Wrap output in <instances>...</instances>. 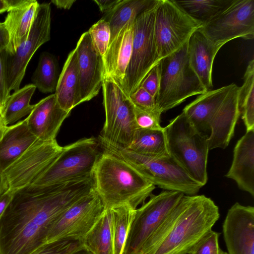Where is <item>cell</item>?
Instances as JSON below:
<instances>
[{"label": "cell", "mask_w": 254, "mask_h": 254, "mask_svg": "<svg viewBox=\"0 0 254 254\" xmlns=\"http://www.w3.org/2000/svg\"><path fill=\"white\" fill-rule=\"evenodd\" d=\"M127 149L148 156H169L164 127L157 130L138 128Z\"/></svg>", "instance_id": "cell-29"}, {"label": "cell", "mask_w": 254, "mask_h": 254, "mask_svg": "<svg viewBox=\"0 0 254 254\" xmlns=\"http://www.w3.org/2000/svg\"><path fill=\"white\" fill-rule=\"evenodd\" d=\"M134 107L135 122L138 128L149 130L163 128L160 125L161 113L158 109L145 111Z\"/></svg>", "instance_id": "cell-37"}, {"label": "cell", "mask_w": 254, "mask_h": 254, "mask_svg": "<svg viewBox=\"0 0 254 254\" xmlns=\"http://www.w3.org/2000/svg\"><path fill=\"white\" fill-rule=\"evenodd\" d=\"M158 0L135 18L131 58L121 87L128 97L158 62L154 37V20Z\"/></svg>", "instance_id": "cell-9"}, {"label": "cell", "mask_w": 254, "mask_h": 254, "mask_svg": "<svg viewBox=\"0 0 254 254\" xmlns=\"http://www.w3.org/2000/svg\"><path fill=\"white\" fill-rule=\"evenodd\" d=\"M184 193L163 190L152 194L146 202L136 209L123 254H138L143 244L177 204Z\"/></svg>", "instance_id": "cell-11"}, {"label": "cell", "mask_w": 254, "mask_h": 254, "mask_svg": "<svg viewBox=\"0 0 254 254\" xmlns=\"http://www.w3.org/2000/svg\"><path fill=\"white\" fill-rule=\"evenodd\" d=\"M160 62L161 81L156 103L161 114L190 97L207 92L190 64L187 43Z\"/></svg>", "instance_id": "cell-6"}, {"label": "cell", "mask_w": 254, "mask_h": 254, "mask_svg": "<svg viewBox=\"0 0 254 254\" xmlns=\"http://www.w3.org/2000/svg\"><path fill=\"white\" fill-rule=\"evenodd\" d=\"M15 191L8 189L0 197V218L11 201Z\"/></svg>", "instance_id": "cell-43"}, {"label": "cell", "mask_w": 254, "mask_h": 254, "mask_svg": "<svg viewBox=\"0 0 254 254\" xmlns=\"http://www.w3.org/2000/svg\"><path fill=\"white\" fill-rule=\"evenodd\" d=\"M240 87L239 105L246 131L254 130V60L248 63Z\"/></svg>", "instance_id": "cell-33"}, {"label": "cell", "mask_w": 254, "mask_h": 254, "mask_svg": "<svg viewBox=\"0 0 254 254\" xmlns=\"http://www.w3.org/2000/svg\"><path fill=\"white\" fill-rule=\"evenodd\" d=\"M161 73V64L160 61L150 70L140 85L154 97L155 100L160 87Z\"/></svg>", "instance_id": "cell-40"}, {"label": "cell", "mask_w": 254, "mask_h": 254, "mask_svg": "<svg viewBox=\"0 0 254 254\" xmlns=\"http://www.w3.org/2000/svg\"><path fill=\"white\" fill-rule=\"evenodd\" d=\"M93 190L90 177L16 190L0 218V254H31L43 244L54 222Z\"/></svg>", "instance_id": "cell-1"}, {"label": "cell", "mask_w": 254, "mask_h": 254, "mask_svg": "<svg viewBox=\"0 0 254 254\" xmlns=\"http://www.w3.org/2000/svg\"></svg>", "instance_id": "cell-52"}, {"label": "cell", "mask_w": 254, "mask_h": 254, "mask_svg": "<svg viewBox=\"0 0 254 254\" xmlns=\"http://www.w3.org/2000/svg\"><path fill=\"white\" fill-rule=\"evenodd\" d=\"M122 0H94V1L98 6L100 10L104 13L108 14L112 11L119 4Z\"/></svg>", "instance_id": "cell-42"}, {"label": "cell", "mask_w": 254, "mask_h": 254, "mask_svg": "<svg viewBox=\"0 0 254 254\" xmlns=\"http://www.w3.org/2000/svg\"><path fill=\"white\" fill-rule=\"evenodd\" d=\"M7 127L3 123L2 120H0V141L4 134Z\"/></svg>", "instance_id": "cell-49"}, {"label": "cell", "mask_w": 254, "mask_h": 254, "mask_svg": "<svg viewBox=\"0 0 254 254\" xmlns=\"http://www.w3.org/2000/svg\"><path fill=\"white\" fill-rule=\"evenodd\" d=\"M51 8L49 3L39 4L37 14L26 40L14 55L5 50V65L8 89L18 90L27 66L36 51L50 40Z\"/></svg>", "instance_id": "cell-15"}, {"label": "cell", "mask_w": 254, "mask_h": 254, "mask_svg": "<svg viewBox=\"0 0 254 254\" xmlns=\"http://www.w3.org/2000/svg\"><path fill=\"white\" fill-rule=\"evenodd\" d=\"M59 66L56 57L44 52L39 58L31 80L36 88L44 93L55 92L59 76Z\"/></svg>", "instance_id": "cell-31"}, {"label": "cell", "mask_w": 254, "mask_h": 254, "mask_svg": "<svg viewBox=\"0 0 254 254\" xmlns=\"http://www.w3.org/2000/svg\"><path fill=\"white\" fill-rule=\"evenodd\" d=\"M231 86L232 83L200 94L185 107L183 112L199 132L205 135L210 131L211 120Z\"/></svg>", "instance_id": "cell-24"}, {"label": "cell", "mask_w": 254, "mask_h": 254, "mask_svg": "<svg viewBox=\"0 0 254 254\" xmlns=\"http://www.w3.org/2000/svg\"><path fill=\"white\" fill-rule=\"evenodd\" d=\"M58 8L69 9L72 6L74 2H75V0H53L51 1Z\"/></svg>", "instance_id": "cell-45"}, {"label": "cell", "mask_w": 254, "mask_h": 254, "mask_svg": "<svg viewBox=\"0 0 254 254\" xmlns=\"http://www.w3.org/2000/svg\"><path fill=\"white\" fill-rule=\"evenodd\" d=\"M62 150L56 139H37L2 172L8 189L16 191L33 184L56 161Z\"/></svg>", "instance_id": "cell-14"}, {"label": "cell", "mask_w": 254, "mask_h": 254, "mask_svg": "<svg viewBox=\"0 0 254 254\" xmlns=\"http://www.w3.org/2000/svg\"><path fill=\"white\" fill-rule=\"evenodd\" d=\"M7 1L9 8L3 24L9 36V42L5 50L8 54L14 55L27 38L40 3L36 0Z\"/></svg>", "instance_id": "cell-21"}, {"label": "cell", "mask_w": 254, "mask_h": 254, "mask_svg": "<svg viewBox=\"0 0 254 254\" xmlns=\"http://www.w3.org/2000/svg\"><path fill=\"white\" fill-rule=\"evenodd\" d=\"M93 45L102 58L105 55L111 39V30L107 21L101 18L88 31Z\"/></svg>", "instance_id": "cell-35"}, {"label": "cell", "mask_w": 254, "mask_h": 254, "mask_svg": "<svg viewBox=\"0 0 254 254\" xmlns=\"http://www.w3.org/2000/svg\"><path fill=\"white\" fill-rule=\"evenodd\" d=\"M220 217L204 195H184L141 247L138 254H190Z\"/></svg>", "instance_id": "cell-2"}, {"label": "cell", "mask_w": 254, "mask_h": 254, "mask_svg": "<svg viewBox=\"0 0 254 254\" xmlns=\"http://www.w3.org/2000/svg\"><path fill=\"white\" fill-rule=\"evenodd\" d=\"M228 254H254V207L236 202L222 225Z\"/></svg>", "instance_id": "cell-16"}, {"label": "cell", "mask_w": 254, "mask_h": 254, "mask_svg": "<svg viewBox=\"0 0 254 254\" xmlns=\"http://www.w3.org/2000/svg\"><path fill=\"white\" fill-rule=\"evenodd\" d=\"M54 94L61 107L66 111L70 112L81 103L78 56L75 49L68 55Z\"/></svg>", "instance_id": "cell-26"}, {"label": "cell", "mask_w": 254, "mask_h": 254, "mask_svg": "<svg viewBox=\"0 0 254 254\" xmlns=\"http://www.w3.org/2000/svg\"><path fill=\"white\" fill-rule=\"evenodd\" d=\"M69 254H93L83 246L73 251Z\"/></svg>", "instance_id": "cell-48"}, {"label": "cell", "mask_w": 254, "mask_h": 254, "mask_svg": "<svg viewBox=\"0 0 254 254\" xmlns=\"http://www.w3.org/2000/svg\"><path fill=\"white\" fill-rule=\"evenodd\" d=\"M232 0H175L189 16L202 26L223 10Z\"/></svg>", "instance_id": "cell-32"}, {"label": "cell", "mask_w": 254, "mask_h": 254, "mask_svg": "<svg viewBox=\"0 0 254 254\" xmlns=\"http://www.w3.org/2000/svg\"><path fill=\"white\" fill-rule=\"evenodd\" d=\"M59 104L55 94L42 99L25 118L31 132L42 141H50L56 137L64 120L69 115Z\"/></svg>", "instance_id": "cell-19"}, {"label": "cell", "mask_w": 254, "mask_h": 254, "mask_svg": "<svg viewBox=\"0 0 254 254\" xmlns=\"http://www.w3.org/2000/svg\"><path fill=\"white\" fill-rule=\"evenodd\" d=\"M81 241L83 246L93 254H113L110 208L105 209L100 218Z\"/></svg>", "instance_id": "cell-27"}, {"label": "cell", "mask_w": 254, "mask_h": 254, "mask_svg": "<svg viewBox=\"0 0 254 254\" xmlns=\"http://www.w3.org/2000/svg\"><path fill=\"white\" fill-rule=\"evenodd\" d=\"M8 190V186L3 173L0 171V197Z\"/></svg>", "instance_id": "cell-46"}, {"label": "cell", "mask_w": 254, "mask_h": 254, "mask_svg": "<svg viewBox=\"0 0 254 254\" xmlns=\"http://www.w3.org/2000/svg\"><path fill=\"white\" fill-rule=\"evenodd\" d=\"M99 140L84 138L63 147L49 168L32 185L47 186L93 177L103 151Z\"/></svg>", "instance_id": "cell-8"}, {"label": "cell", "mask_w": 254, "mask_h": 254, "mask_svg": "<svg viewBox=\"0 0 254 254\" xmlns=\"http://www.w3.org/2000/svg\"><path fill=\"white\" fill-rule=\"evenodd\" d=\"M220 254H228L227 253L223 251H221V253H220Z\"/></svg>", "instance_id": "cell-51"}, {"label": "cell", "mask_w": 254, "mask_h": 254, "mask_svg": "<svg viewBox=\"0 0 254 254\" xmlns=\"http://www.w3.org/2000/svg\"><path fill=\"white\" fill-rule=\"evenodd\" d=\"M77 53L81 103L97 96L104 79L103 58L95 49L88 31L78 41Z\"/></svg>", "instance_id": "cell-17"}, {"label": "cell", "mask_w": 254, "mask_h": 254, "mask_svg": "<svg viewBox=\"0 0 254 254\" xmlns=\"http://www.w3.org/2000/svg\"><path fill=\"white\" fill-rule=\"evenodd\" d=\"M134 19L128 21L110 42L103 57L104 79L113 81L121 88L131 58Z\"/></svg>", "instance_id": "cell-20"}, {"label": "cell", "mask_w": 254, "mask_h": 254, "mask_svg": "<svg viewBox=\"0 0 254 254\" xmlns=\"http://www.w3.org/2000/svg\"><path fill=\"white\" fill-rule=\"evenodd\" d=\"M4 50H0V106L2 113L6 101L10 95L7 83Z\"/></svg>", "instance_id": "cell-41"}, {"label": "cell", "mask_w": 254, "mask_h": 254, "mask_svg": "<svg viewBox=\"0 0 254 254\" xmlns=\"http://www.w3.org/2000/svg\"><path fill=\"white\" fill-rule=\"evenodd\" d=\"M102 87L105 121L99 141L105 150L127 149L138 129L134 106L113 81L104 79Z\"/></svg>", "instance_id": "cell-5"}, {"label": "cell", "mask_w": 254, "mask_h": 254, "mask_svg": "<svg viewBox=\"0 0 254 254\" xmlns=\"http://www.w3.org/2000/svg\"><path fill=\"white\" fill-rule=\"evenodd\" d=\"M9 42V36L3 23L0 22V50H5Z\"/></svg>", "instance_id": "cell-44"}, {"label": "cell", "mask_w": 254, "mask_h": 254, "mask_svg": "<svg viewBox=\"0 0 254 254\" xmlns=\"http://www.w3.org/2000/svg\"><path fill=\"white\" fill-rule=\"evenodd\" d=\"M240 87L232 83L231 88L210 124L207 138L209 150L226 148L233 136L235 127L241 115L239 105Z\"/></svg>", "instance_id": "cell-18"}, {"label": "cell", "mask_w": 254, "mask_h": 254, "mask_svg": "<svg viewBox=\"0 0 254 254\" xmlns=\"http://www.w3.org/2000/svg\"><path fill=\"white\" fill-rule=\"evenodd\" d=\"M199 29L214 44L223 46L236 38L254 37V0H232Z\"/></svg>", "instance_id": "cell-13"}, {"label": "cell", "mask_w": 254, "mask_h": 254, "mask_svg": "<svg viewBox=\"0 0 254 254\" xmlns=\"http://www.w3.org/2000/svg\"><path fill=\"white\" fill-rule=\"evenodd\" d=\"M106 150L122 158L150 183L165 190L179 191L185 195H193L202 187L192 179L169 155L148 156L127 149Z\"/></svg>", "instance_id": "cell-7"}, {"label": "cell", "mask_w": 254, "mask_h": 254, "mask_svg": "<svg viewBox=\"0 0 254 254\" xmlns=\"http://www.w3.org/2000/svg\"><path fill=\"white\" fill-rule=\"evenodd\" d=\"M156 0H122L111 12L102 18L107 21L111 30V42L119 31L130 20L149 8Z\"/></svg>", "instance_id": "cell-28"}, {"label": "cell", "mask_w": 254, "mask_h": 254, "mask_svg": "<svg viewBox=\"0 0 254 254\" xmlns=\"http://www.w3.org/2000/svg\"><path fill=\"white\" fill-rule=\"evenodd\" d=\"M111 209L113 254H123L124 245L135 210L122 205Z\"/></svg>", "instance_id": "cell-34"}, {"label": "cell", "mask_w": 254, "mask_h": 254, "mask_svg": "<svg viewBox=\"0 0 254 254\" xmlns=\"http://www.w3.org/2000/svg\"><path fill=\"white\" fill-rule=\"evenodd\" d=\"M36 89L34 84H29L10 95L2 115V120L5 126L13 125L29 115L34 107L30 102Z\"/></svg>", "instance_id": "cell-30"}, {"label": "cell", "mask_w": 254, "mask_h": 254, "mask_svg": "<svg viewBox=\"0 0 254 254\" xmlns=\"http://www.w3.org/2000/svg\"><path fill=\"white\" fill-rule=\"evenodd\" d=\"M104 210L101 199L95 190H92L75 202L54 222L43 245L64 239L81 240Z\"/></svg>", "instance_id": "cell-12"}, {"label": "cell", "mask_w": 254, "mask_h": 254, "mask_svg": "<svg viewBox=\"0 0 254 254\" xmlns=\"http://www.w3.org/2000/svg\"><path fill=\"white\" fill-rule=\"evenodd\" d=\"M93 179L105 209L126 205L136 209L155 189L127 162L104 149L95 167Z\"/></svg>", "instance_id": "cell-3"}, {"label": "cell", "mask_w": 254, "mask_h": 254, "mask_svg": "<svg viewBox=\"0 0 254 254\" xmlns=\"http://www.w3.org/2000/svg\"><path fill=\"white\" fill-rule=\"evenodd\" d=\"M9 8L7 0H0V14L7 11Z\"/></svg>", "instance_id": "cell-47"}, {"label": "cell", "mask_w": 254, "mask_h": 254, "mask_svg": "<svg viewBox=\"0 0 254 254\" xmlns=\"http://www.w3.org/2000/svg\"><path fill=\"white\" fill-rule=\"evenodd\" d=\"M226 177L234 180L240 190L254 197V130L246 131L236 143Z\"/></svg>", "instance_id": "cell-23"}, {"label": "cell", "mask_w": 254, "mask_h": 254, "mask_svg": "<svg viewBox=\"0 0 254 254\" xmlns=\"http://www.w3.org/2000/svg\"><path fill=\"white\" fill-rule=\"evenodd\" d=\"M2 110L0 106V120H2Z\"/></svg>", "instance_id": "cell-50"}, {"label": "cell", "mask_w": 254, "mask_h": 254, "mask_svg": "<svg viewBox=\"0 0 254 254\" xmlns=\"http://www.w3.org/2000/svg\"><path fill=\"white\" fill-rule=\"evenodd\" d=\"M201 26L175 0H158L154 27L158 62L181 49Z\"/></svg>", "instance_id": "cell-10"}, {"label": "cell", "mask_w": 254, "mask_h": 254, "mask_svg": "<svg viewBox=\"0 0 254 254\" xmlns=\"http://www.w3.org/2000/svg\"><path fill=\"white\" fill-rule=\"evenodd\" d=\"M220 233L211 230L195 246L190 254H220Z\"/></svg>", "instance_id": "cell-38"}, {"label": "cell", "mask_w": 254, "mask_h": 254, "mask_svg": "<svg viewBox=\"0 0 254 254\" xmlns=\"http://www.w3.org/2000/svg\"><path fill=\"white\" fill-rule=\"evenodd\" d=\"M222 47L214 44L199 28L191 35L187 42L190 64L207 92L212 90L213 62Z\"/></svg>", "instance_id": "cell-22"}, {"label": "cell", "mask_w": 254, "mask_h": 254, "mask_svg": "<svg viewBox=\"0 0 254 254\" xmlns=\"http://www.w3.org/2000/svg\"><path fill=\"white\" fill-rule=\"evenodd\" d=\"M37 139L26 119L7 126L0 141V171L3 172Z\"/></svg>", "instance_id": "cell-25"}, {"label": "cell", "mask_w": 254, "mask_h": 254, "mask_svg": "<svg viewBox=\"0 0 254 254\" xmlns=\"http://www.w3.org/2000/svg\"><path fill=\"white\" fill-rule=\"evenodd\" d=\"M129 98L133 106L139 109L145 111L158 109L155 98L140 86Z\"/></svg>", "instance_id": "cell-39"}, {"label": "cell", "mask_w": 254, "mask_h": 254, "mask_svg": "<svg viewBox=\"0 0 254 254\" xmlns=\"http://www.w3.org/2000/svg\"><path fill=\"white\" fill-rule=\"evenodd\" d=\"M168 154L194 181L204 186L208 180V136L196 130L185 114L164 127Z\"/></svg>", "instance_id": "cell-4"}, {"label": "cell", "mask_w": 254, "mask_h": 254, "mask_svg": "<svg viewBox=\"0 0 254 254\" xmlns=\"http://www.w3.org/2000/svg\"><path fill=\"white\" fill-rule=\"evenodd\" d=\"M82 247L81 240H61L42 245L31 254H69Z\"/></svg>", "instance_id": "cell-36"}]
</instances>
